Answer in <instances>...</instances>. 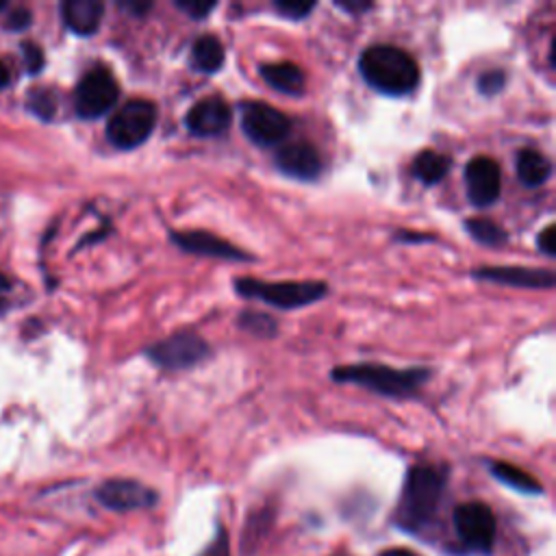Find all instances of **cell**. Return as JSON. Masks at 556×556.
Returning a JSON list of instances; mask_svg holds the SVG:
<instances>
[{
	"instance_id": "32",
	"label": "cell",
	"mask_w": 556,
	"mask_h": 556,
	"mask_svg": "<svg viewBox=\"0 0 556 556\" xmlns=\"http://www.w3.org/2000/svg\"><path fill=\"white\" fill-rule=\"evenodd\" d=\"M30 24V13L26 11V9H15L13 13H11V17H9V26L11 28H26Z\"/></svg>"
},
{
	"instance_id": "21",
	"label": "cell",
	"mask_w": 556,
	"mask_h": 556,
	"mask_svg": "<svg viewBox=\"0 0 556 556\" xmlns=\"http://www.w3.org/2000/svg\"><path fill=\"white\" fill-rule=\"evenodd\" d=\"M491 473L506 486L519 491V493H530V495H536L543 491V486L523 469L510 465V463H504V460H497V463H491Z\"/></svg>"
},
{
	"instance_id": "24",
	"label": "cell",
	"mask_w": 556,
	"mask_h": 556,
	"mask_svg": "<svg viewBox=\"0 0 556 556\" xmlns=\"http://www.w3.org/2000/svg\"><path fill=\"white\" fill-rule=\"evenodd\" d=\"M478 91L482 93V96H495V93H500L502 89H504V85H506V72L504 70H500V67H493V70H486V72H482L480 76H478Z\"/></svg>"
},
{
	"instance_id": "20",
	"label": "cell",
	"mask_w": 556,
	"mask_h": 556,
	"mask_svg": "<svg viewBox=\"0 0 556 556\" xmlns=\"http://www.w3.org/2000/svg\"><path fill=\"white\" fill-rule=\"evenodd\" d=\"M224 46L215 35H200L191 46V65L198 72L213 74L224 65Z\"/></svg>"
},
{
	"instance_id": "16",
	"label": "cell",
	"mask_w": 556,
	"mask_h": 556,
	"mask_svg": "<svg viewBox=\"0 0 556 556\" xmlns=\"http://www.w3.org/2000/svg\"><path fill=\"white\" fill-rule=\"evenodd\" d=\"M104 4L100 0H65L61 15L65 26L76 35H91L100 28Z\"/></svg>"
},
{
	"instance_id": "1",
	"label": "cell",
	"mask_w": 556,
	"mask_h": 556,
	"mask_svg": "<svg viewBox=\"0 0 556 556\" xmlns=\"http://www.w3.org/2000/svg\"><path fill=\"white\" fill-rule=\"evenodd\" d=\"M447 484L441 465H415L408 469L397 504L395 523L406 532H421L437 515Z\"/></svg>"
},
{
	"instance_id": "33",
	"label": "cell",
	"mask_w": 556,
	"mask_h": 556,
	"mask_svg": "<svg viewBox=\"0 0 556 556\" xmlns=\"http://www.w3.org/2000/svg\"><path fill=\"white\" fill-rule=\"evenodd\" d=\"M337 7L339 9H343V11H348V13H365L367 9H371L374 4L371 2H365V0H348V2H337Z\"/></svg>"
},
{
	"instance_id": "12",
	"label": "cell",
	"mask_w": 556,
	"mask_h": 556,
	"mask_svg": "<svg viewBox=\"0 0 556 556\" xmlns=\"http://www.w3.org/2000/svg\"><path fill=\"white\" fill-rule=\"evenodd\" d=\"M96 500L111 510H137L154 506L159 495L137 480L113 478L96 489Z\"/></svg>"
},
{
	"instance_id": "2",
	"label": "cell",
	"mask_w": 556,
	"mask_h": 556,
	"mask_svg": "<svg viewBox=\"0 0 556 556\" xmlns=\"http://www.w3.org/2000/svg\"><path fill=\"white\" fill-rule=\"evenodd\" d=\"M358 70L365 83L384 96H406L419 83L417 61L391 43H374L358 56Z\"/></svg>"
},
{
	"instance_id": "10",
	"label": "cell",
	"mask_w": 556,
	"mask_h": 556,
	"mask_svg": "<svg viewBox=\"0 0 556 556\" xmlns=\"http://www.w3.org/2000/svg\"><path fill=\"white\" fill-rule=\"evenodd\" d=\"M465 187L467 198L473 206H491L502 191V169L500 163L486 154L473 156L465 165Z\"/></svg>"
},
{
	"instance_id": "31",
	"label": "cell",
	"mask_w": 556,
	"mask_h": 556,
	"mask_svg": "<svg viewBox=\"0 0 556 556\" xmlns=\"http://www.w3.org/2000/svg\"><path fill=\"white\" fill-rule=\"evenodd\" d=\"M119 9L128 11L132 17H141L143 13H148L152 9V2H139V0H124L119 2Z\"/></svg>"
},
{
	"instance_id": "25",
	"label": "cell",
	"mask_w": 556,
	"mask_h": 556,
	"mask_svg": "<svg viewBox=\"0 0 556 556\" xmlns=\"http://www.w3.org/2000/svg\"><path fill=\"white\" fill-rule=\"evenodd\" d=\"M28 106H30L39 117H43V119H50V117L54 115V109H56L54 96H52V91H48V89H35V91H30V96H28Z\"/></svg>"
},
{
	"instance_id": "6",
	"label": "cell",
	"mask_w": 556,
	"mask_h": 556,
	"mask_svg": "<svg viewBox=\"0 0 556 556\" xmlns=\"http://www.w3.org/2000/svg\"><path fill=\"white\" fill-rule=\"evenodd\" d=\"M146 356L163 369H189L211 356V345L193 330H178L148 345Z\"/></svg>"
},
{
	"instance_id": "15",
	"label": "cell",
	"mask_w": 556,
	"mask_h": 556,
	"mask_svg": "<svg viewBox=\"0 0 556 556\" xmlns=\"http://www.w3.org/2000/svg\"><path fill=\"white\" fill-rule=\"evenodd\" d=\"M473 278L523 289H552L556 285L554 271L541 267H480L473 269Z\"/></svg>"
},
{
	"instance_id": "18",
	"label": "cell",
	"mask_w": 556,
	"mask_h": 556,
	"mask_svg": "<svg viewBox=\"0 0 556 556\" xmlns=\"http://www.w3.org/2000/svg\"><path fill=\"white\" fill-rule=\"evenodd\" d=\"M515 169L519 180L526 187H541L549 180L552 176V161L532 148H523L517 152V161H515Z\"/></svg>"
},
{
	"instance_id": "30",
	"label": "cell",
	"mask_w": 556,
	"mask_h": 556,
	"mask_svg": "<svg viewBox=\"0 0 556 556\" xmlns=\"http://www.w3.org/2000/svg\"><path fill=\"white\" fill-rule=\"evenodd\" d=\"M202 556H228V539L224 532H217L215 541L206 547V552Z\"/></svg>"
},
{
	"instance_id": "13",
	"label": "cell",
	"mask_w": 556,
	"mask_h": 556,
	"mask_svg": "<svg viewBox=\"0 0 556 556\" xmlns=\"http://www.w3.org/2000/svg\"><path fill=\"white\" fill-rule=\"evenodd\" d=\"M230 119V104L222 96H204L187 111L185 126L195 137H215L228 130Z\"/></svg>"
},
{
	"instance_id": "37",
	"label": "cell",
	"mask_w": 556,
	"mask_h": 556,
	"mask_svg": "<svg viewBox=\"0 0 556 556\" xmlns=\"http://www.w3.org/2000/svg\"><path fill=\"white\" fill-rule=\"evenodd\" d=\"M2 9H4V2H2V0H0V11H2Z\"/></svg>"
},
{
	"instance_id": "23",
	"label": "cell",
	"mask_w": 556,
	"mask_h": 556,
	"mask_svg": "<svg viewBox=\"0 0 556 556\" xmlns=\"http://www.w3.org/2000/svg\"><path fill=\"white\" fill-rule=\"evenodd\" d=\"M237 326L258 339H271L278 334V321L269 313L241 311L237 317Z\"/></svg>"
},
{
	"instance_id": "4",
	"label": "cell",
	"mask_w": 556,
	"mask_h": 556,
	"mask_svg": "<svg viewBox=\"0 0 556 556\" xmlns=\"http://www.w3.org/2000/svg\"><path fill=\"white\" fill-rule=\"evenodd\" d=\"M235 291L241 298H252L261 300L274 308L291 311V308H302L313 302H319L328 295V285L319 280H282V282H267V280H256L252 276H239L232 282Z\"/></svg>"
},
{
	"instance_id": "8",
	"label": "cell",
	"mask_w": 556,
	"mask_h": 556,
	"mask_svg": "<svg viewBox=\"0 0 556 556\" xmlns=\"http://www.w3.org/2000/svg\"><path fill=\"white\" fill-rule=\"evenodd\" d=\"M241 130L256 146H276L291 132V119L267 102L248 100L239 106Z\"/></svg>"
},
{
	"instance_id": "27",
	"label": "cell",
	"mask_w": 556,
	"mask_h": 556,
	"mask_svg": "<svg viewBox=\"0 0 556 556\" xmlns=\"http://www.w3.org/2000/svg\"><path fill=\"white\" fill-rule=\"evenodd\" d=\"M176 7L187 13L191 20H204L211 11H215L217 2H204V0H176Z\"/></svg>"
},
{
	"instance_id": "36",
	"label": "cell",
	"mask_w": 556,
	"mask_h": 556,
	"mask_svg": "<svg viewBox=\"0 0 556 556\" xmlns=\"http://www.w3.org/2000/svg\"><path fill=\"white\" fill-rule=\"evenodd\" d=\"M7 289H9V280H7L2 274H0V293H4Z\"/></svg>"
},
{
	"instance_id": "29",
	"label": "cell",
	"mask_w": 556,
	"mask_h": 556,
	"mask_svg": "<svg viewBox=\"0 0 556 556\" xmlns=\"http://www.w3.org/2000/svg\"><path fill=\"white\" fill-rule=\"evenodd\" d=\"M22 50H24L26 67H28L33 74L39 72L41 65H43V52H41V48H39L37 43H33V41H26V43H22Z\"/></svg>"
},
{
	"instance_id": "9",
	"label": "cell",
	"mask_w": 556,
	"mask_h": 556,
	"mask_svg": "<svg viewBox=\"0 0 556 556\" xmlns=\"http://www.w3.org/2000/svg\"><path fill=\"white\" fill-rule=\"evenodd\" d=\"M454 528L469 552L486 554L495 541V517L482 502H465L454 508Z\"/></svg>"
},
{
	"instance_id": "19",
	"label": "cell",
	"mask_w": 556,
	"mask_h": 556,
	"mask_svg": "<svg viewBox=\"0 0 556 556\" xmlns=\"http://www.w3.org/2000/svg\"><path fill=\"white\" fill-rule=\"evenodd\" d=\"M452 167V159L447 154L434 152V150H421L419 154H415L413 163H410V172L417 180H421L424 185H437L445 178V174Z\"/></svg>"
},
{
	"instance_id": "11",
	"label": "cell",
	"mask_w": 556,
	"mask_h": 556,
	"mask_svg": "<svg viewBox=\"0 0 556 556\" xmlns=\"http://www.w3.org/2000/svg\"><path fill=\"white\" fill-rule=\"evenodd\" d=\"M169 241L189 252V254H198V256H211V258H222V261H252V256L237 248L235 243L206 232V230H169Z\"/></svg>"
},
{
	"instance_id": "7",
	"label": "cell",
	"mask_w": 556,
	"mask_h": 556,
	"mask_svg": "<svg viewBox=\"0 0 556 556\" xmlns=\"http://www.w3.org/2000/svg\"><path fill=\"white\" fill-rule=\"evenodd\" d=\"M119 98V85L109 67H93L89 70L76 85L74 91V106L76 113L85 119L102 117Z\"/></svg>"
},
{
	"instance_id": "17",
	"label": "cell",
	"mask_w": 556,
	"mask_h": 556,
	"mask_svg": "<svg viewBox=\"0 0 556 556\" xmlns=\"http://www.w3.org/2000/svg\"><path fill=\"white\" fill-rule=\"evenodd\" d=\"M261 76L265 78L267 85L274 89L287 93V96H300L304 93L306 76L300 65L291 61H278V63H265L261 65Z\"/></svg>"
},
{
	"instance_id": "22",
	"label": "cell",
	"mask_w": 556,
	"mask_h": 556,
	"mask_svg": "<svg viewBox=\"0 0 556 556\" xmlns=\"http://www.w3.org/2000/svg\"><path fill=\"white\" fill-rule=\"evenodd\" d=\"M465 228L482 245H506L508 241V232L486 217H471L465 222Z\"/></svg>"
},
{
	"instance_id": "3",
	"label": "cell",
	"mask_w": 556,
	"mask_h": 556,
	"mask_svg": "<svg viewBox=\"0 0 556 556\" xmlns=\"http://www.w3.org/2000/svg\"><path fill=\"white\" fill-rule=\"evenodd\" d=\"M428 367L395 369L380 363H354L341 365L330 371V378L339 384H358L387 397H410L430 378Z\"/></svg>"
},
{
	"instance_id": "5",
	"label": "cell",
	"mask_w": 556,
	"mask_h": 556,
	"mask_svg": "<svg viewBox=\"0 0 556 556\" xmlns=\"http://www.w3.org/2000/svg\"><path fill=\"white\" fill-rule=\"evenodd\" d=\"M156 124V106L152 100L132 98L124 102L106 124V139L119 150L141 146Z\"/></svg>"
},
{
	"instance_id": "14",
	"label": "cell",
	"mask_w": 556,
	"mask_h": 556,
	"mask_svg": "<svg viewBox=\"0 0 556 556\" xmlns=\"http://www.w3.org/2000/svg\"><path fill=\"white\" fill-rule=\"evenodd\" d=\"M276 167L295 180H315L324 169L319 150L308 141H291L278 148L274 156Z\"/></svg>"
},
{
	"instance_id": "26",
	"label": "cell",
	"mask_w": 556,
	"mask_h": 556,
	"mask_svg": "<svg viewBox=\"0 0 556 556\" xmlns=\"http://www.w3.org/2000/svg\"><path fill=\"white\" fill-rule=\"evenodd\" d=\"M274 9H276L282 17L302 20V17H306V15L315 9V2H308V0H276V2H274Z\"/></svg>"
},
{
	"instance_id": "28",
	"label": "cell",
	"mask_w": 556,
	"mask_h": 556,
	"mask_svg": "<svg viewBox=\"0 0 556 556\" xmlns=\"http://www.w3.org/2000/svg\"><path fill=\"white\" fill-rule=\"evenodd\" d=\"M536 248L547 254V256H556V224H547L539 237H536Z\"/></svg>"
},
{
	"instance_id": "34",
	"label": "cell",
	"mask_w": 556,
	"mask_h": 556,
	"mask_svg": "<svg viewBox=\"0 0 556 556\" xmlns=\"http://www.w3.org/2000/svg\"><path fill=\"white\" fill-rule=\"evenodd\" d=\"M380 556H417V554H413V552H408V549H387V552H382Z\"/></svg>"
},
{
	"instance_id": "35",
	"label": "cell",
	"mask_w": 556,
	"mask_h": 556,
	"mask_svg": "<svg viewBox=\"0 0 556 556\" xmlns=\"http://www.w3.org/2000/svg\"><path fill=\"white\" fill-rule=\"evenodd\" d=\"M7 83H9V70H7V65L0 61V89H2Z\"/></svg>"
}]
</instances>
